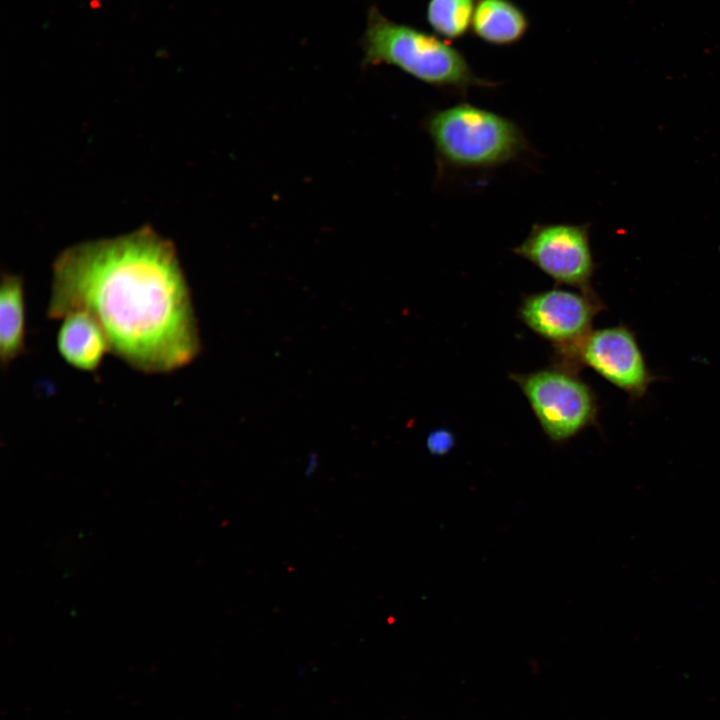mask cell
<instances>
[{
	"mask_svg": "<svg viewBox=\"0 0 720 720\" xmlns=\"http://www.w3.org/2000/svg\"><path fill=\"white\" fill-rule=\"evenodd\" d=\"M73 310L101 325L110 351L147 374L190 364L201 342L192 297L172 243L149 227L77 244L53 264L49 319Z\"/></svg>",
	"mask_w": 720,
	"mask_h": 720,
	"instance_id": "6da1fadb",
	"label": "cell"
},
{
	"mask_svg": "<svg viewBox=\"0 0 720 720\" xmlns=\"http://www.w3.org/2000/svg\"><path fill=\"white\" fill-rule=\"evenodd\" d=\"M365 65H391L430 86L466 94L472 87H495L475 74L465 55L434 33L395 22L377 6L367 12L361 37Z\"/></svg>",
	"mask_w": 720,
	"mask_h": 720,
	"instance_id": "7a4b0ae2",
	"label": "cell"
},
{
	"mask_svg": "<svg viewBox=\"0 0 720 720\" xmlns=\"http://www.w3.org/2000/svg\"><path fill=\"white\" fill-rule=\"evenodd\" d=\"M425 130L440 164L457 170L499 167L528 149L513 120L466 102L433 111Z\"/></svg>",
	"mask_w": 720,
	"mask_h": 720,
	"instance_id": "3957f363",
	"label": "cell"
},
{
	"mask_svg": "<svg viewBox=\"0 0 720 720\" xmlns=\"http://www.w3.org/2000/svg\"><path fill=\"white\" fill-rule=\"evenodd\" d=\"M511 379L525 395L543 432L555 444H563L596 423L598 402L593 390L577 370L560 364Z\"/></svg>",
	"mask_w": 720,
	"mask_h": 720,
	"instance_id": "277c9868",
	"label": "cell"
},
{
	"mask_svg": "<svg viewBox=\"0 0 720 720\" xmlns=\"http://www.w3.org/2000/svg\"><path fill=\"white\" fill-rule=\"evenodd\" d=\"M554 363L575 370L587 366L634 400L644 397L657 380L625 325L592 330L574 349L555 355Z\"/></svg>",
	"mask_w": 720,
	"mask_h": 720,
	"instance_id": "5b68a950",
	"label": "cell"
},
{
	"mask_svg": "<svg viewBox=\"0 0 720 720\" xmlns=\"http://www.w3.org/2000/svg\"><path fill=\"white\" fill-rule=\"evenodd\" d=\"M589 224H534L513 252L556 283L595 295L591 280L597 268L590 247Z\"/></svg>",
	"mask_w": 720,
	"mask_h": 720,
	"instance_id": "8992f818",
	"label": "cell"
},
{
	"mask_svg": "<svg viewBox=\"0 0 720 720\" xmlns=\"http://www.w3.org/2000/svg\"><path fill=\"white\" fill-rule=\"evenodd\" d=\"M604 305L600 298L581 291L550 289L523 298L518 315L535 334L548 340L555 355L574 349L591 331Z\"/></svg>",
	"mask_w": 720,
	"mask_h": 720,
	"instance_id": "52a82bcc",
	"label": "cell"
},
{
	"mask_svg": "<svg viewBox=\"0 0 720 720\" xmlns=\"http://www.w3.org/2000/svg\"><path fill=\"white\" fill-rule=\"evenodd\" d=\"M56 335V347L62 359L84 372L96 371L110 351L109 341L98 321L84 310L65 314Z\"/></svg>",
	"mask_w": 720,
	"mask_h": 720,
	"instance_id": "ba28073f",
	"label": "cell"
},
{
	"mask_svg": "<svg viewBox=\"0 0 720 720\" xmlns=\"http://www.w3.org/2000/svg\"><path fill=\"white\" fill-rule=\"evenodd\" d=\"M530 20L513 0H477L471 31L492 46H511L528 33Z\"/></svg>",
	"mask_w": 720,
	"mask_h": 720,
	"instance_id": "9c48e42d",
	"label": "cell"
},
{
	"mask_svg": "<svg viewBox=\"0 0 720 720\" xmlns=\"http://www.w3.org/2000/svg\"><path fill=\"white\" fill-rule=\"evenodd\" d=\"M25 315L22 278L3 273L0 285V360L3 368L25 351Z\"/></svg>",
	"mask_w": 720,
	"mask_h": 720,
	"instance_id": "30bf717a",
	"label": "cell"
},
{
	"mask_svg": "<svg viewBox=\"0 0 720 720\" xmlns=\"http://www.w3.org/2000/svg\"><path fill=\"white\" fill-rule=\"evenodd\" d=\"M477 0H428L426 21L434 34L451 41L461 39L472 27Z\"/></svg>",
	"mask_w": 720,
	"mask_h": 720,
	"instance_id": "8fae6325",
	"label": "cell"
},
{
	"mask_svg": "<svg viewBox=\"0 0 720 720\" xmlns=\"http://www.w3.org/2000/svg\"><path fill=\"white\" fill-rule=\"evenodd\" d=\"M455 446L454 434L447 428H438L429 433L426 447L434 456H444Z\"/></svg>",
	"mask_w": 720,
	"mask_h": 720,
	"instance_id": "7c38bea8",
	"label": "cell"
},
{
	"mask_svg": "<svg viewBox=\"0 0 720 720\" xmlns=\"http://www.w3.org/2000/svg\"><path fill=\"white\" fill-rule=\"evenodd\" d=\"M316 464H317V462L315 461V457L313 456V457L311 458V460L309 461L308 467H307V469H306V474H307V475H311V474L314 472V470H315V468H316V466H317Z\"/></svg>",
	"mask_w": 720,
	"mask_h": 720,
	"instance_id": "4fadbf2b",
	"label": "cell"
}]
</instances>
